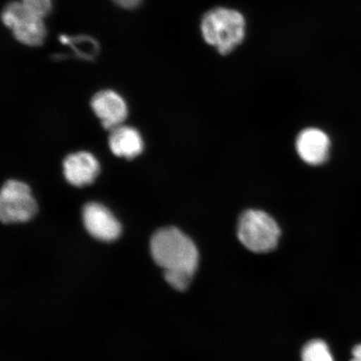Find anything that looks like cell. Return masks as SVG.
I'll return each instance as SVG.
<instances>
[{"label": "cell", "instance_id": "obj_9", "mask_svg": "<svg viewBox=\"0 0 361 361\" xmlns=\"http://www.w3.org/2000/svg\"><path fill=\"white\" fill-rule=\"evenodd\" d=\"M63 168L68 182L76 187L92 183L100 173V165L96 157L87 152L67 156L63 162Z\"/></svg>", "mask_w": 361, "mask_h": 361}, {"label": "cell", "instance_id": "obj_4", "mask_svg": "<svg viewBox=\"0 0 361 361\" xmlns=\"http://www.w3.org/2000/svg\"><path fill=\"white\" fill-rule=\"evenodd\" d=\"M37 209L25 183L10 180L4 184L0 193V219L3 224L27 222L34 218Z\"/></svg>", "mask_w": 361, "mask_h": 361}, {"label": "cell", "instance_id": "obj_10", "mask_svg": "<svg viewBox=\"0 0 361 361\" xmlns=\"http://www.w3.org/2000/svg\"><path fill=\"white\" fill-rule=\"evenodd\" d=\"M109 146L116 156L128 159L141 154L143 150L142 139L137 130L121 125L111 130Z\"/></svg>", "mask_w": 361, "mask_h": 361}, {"label": "cell", "instance_id": "obj_13", "mask_svg": "<svg viewBox=\"0 0 361 361\" xmlns=\"http://www.w3.org/2000/svg\"><path fill=\"white\" fill-rule=\"evenodd\" d=\"M166 281L178 291L186 290L192 281L194 274L185 272H164Z\"/></svg>", "mask_w": 361, "mask_h": 361}, {"label": "cell", "instance_id": "obj_3", "mask_svg": "<svg viewBox=\"0 0 361 361\" xmlns=\"http://www.w3.org/2000/svg\"><path fill=\"white\" fill-rule=\"evenodd\" d=\"M238 237L243 246L255 252H268L276 247L281 229L272 216L261 210L243 213L238 224Z\"/></svg>", "mask_w": 361, "mask_h": 361}, {"label": "cell", "instance_id": "obj_1", "mask_svg": "<svg viewBox=\"0 0 361 361\" xmlns=\"http://www.w3.org/2000/svg\"><path fill=\"white\" fill-rule=\"evenodd\" d=\"M151 255L164 272L194 274L197 269V248L192 239L175 227L164 228L153 234Z\"/></svg>", "mask_w": 361, "mask_h": 361}, {"label": "cell", "instance_id": "obj_8", "mask_svg": "<svg viewBox=\"0 0 361 361\" xmlns=\"http://www.w3.org/2000/svg\"><path fill=\"white\" fill-rule=\"evenodd\" d=\"M92 107L104 128L112 130L121 126L128 116L123 99L113 90H102L92 98Z\"/></svg>", "mask_w": 361, "mask_h": 361}, {"label": "cell", "instance_id": "obj_5", "mask_svg": "<svg viewBox=\"0 0 361 361\" xmlns=\"http://www.w3.org/2000/svg\"><path fill=\"white\" fill-rule=\"evenodd\" d=\"M2 21L18 42L29 47L42 44L47 36L42 18L30 12L21 2L7 4L2 12Z\"/></svg>", "mask_w": 361, "mask_h": 361}, {"label": "cell", "instance_id": "obj_12", "mask_svg": "<svg viewBox=\"0 0 361 361\" xmlns=\"http://www.w3.org/2000/svg\"><path fill=\"white\" fill-rule=\"evenodd\" d=\"M302 361H334L326 343L315 340L308 343L302 350Z\"/></svg>", "mask_w": 361, "mask_h": 361}, {"label": "cell", "instance_id": "obj_2", "mask_svg": "<svg viewBox=\"0 0 361 361\" xmlns=\"http://www.w3.org/2000/svg\"><path fill=\"white\" fill-rule=\"evenodd\" d=\"M201 31L207 44L221 55H228L245 38V18L231 8H215L202 16Z\"/></svg>", "mask_w": 361, "mask_h": 361}, {"label": "cell", "instance_id": "obj_6", "mask_svg": "<svg viewBox=\"0 0 361 361\" xmlns=\"http://www.w3.org/2000/svg\"><path fill=\"white\" fill-rule=\"evenodd\" d=\"M83 223L87 232L98 240L112 242L118 238L121 226L110 210L97 202H90L83 207Z\"/></svg>", "mask_w": 361, "mask_h": 361}, {"label": "cell", "instance_id": "obj_16", "mask_svg": "<svg viewBox=\"0 0 361 361\" xmlns=\"http://www.w3.org/2000/svg\"><path fill=\"white\" fill-rule=\"evenodd\" d=\"M352 356L353 358L350 361H361V344L354 347Z\"/></svg>", "mask_w": 361, "mask_h": 361}, {"label": "cell", "instance_id": "obj_15", "mask_svg": "<svg viewBox=\"0 0 361 361\" xmlns=\"http://www.w3.org/2000/svg\"><path fill=\"white\" fill-rule=\"evenodd\" d=\"M113 1L121 8L133 10L141 4L142 0H113Z\"/></svg>", "mask_w": 361, "mask_h": 361}, {"label": "cell", "instance_id": "obj_14", "mask_svg": "<svg viewBox=\"0 0 361 361\" xmlns=\"http://www.w3.org/2000/svg\"><path fill=\"white\" fill-rule=\"evenodd\" d=\"M30 12L44 19L52 10L51 0H20Z\"/></svg>", "mask_w": 361, "mask_h": 361}, {"label": "cell", "instance_id": "obj_11", "mask_svg": "<svg viewBox=\"0 0 361 361\" xmlns=\"http://www.w3.org/2000/svg\"><path fill=\"white\" fill-rule=\"evenodd\" d=\"M60 39L63 44L70 45L76 55L85 60H94L100 51L98 43L90 36L79 35L71 37V36L61 35Z\"/></svg>", "mask_w": 361, "mask_h": 361}, {"label": "cell", "instance_id": "obj_7", "mask_svg": "<svg viewBox=\"0 0 361 361\" xmlns=\"http://www.w3.org/2000/svg\"><path fill=\"white\" fill-rule=\"evenodd\" d=\"M331 139L318 128H307L298 135L295 147L298 155L307 164L319 166L326 162L331 151Z\"/></svg>", "mask_w": 361, "mask_h": 361}]
</instances>
